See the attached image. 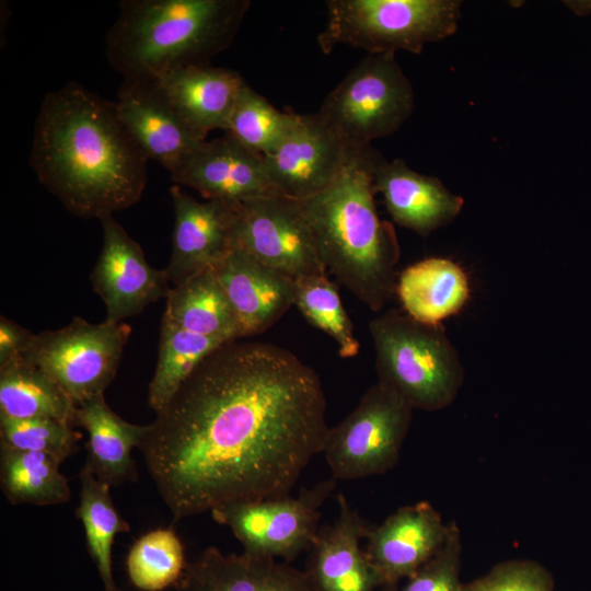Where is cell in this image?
<instances>
[{
    "label": "cell",
    "mask_w": 591,
    "mask_h": 591,
    "mask_svg": "<svg viewBox=\"0 0 591 591\" xmlns=\"http://www.w3.org/2000/svg\"><path fill=\"white\" fill-rule=\"evenodd\" d=\"M328 429L313 368L280 346L237 339L198 364L147 425L139 450L179 521L289 495Z\"/></svg>",
    "instance_id": "obj_1"
},
{
    "label": "cell",
    "mask_w": 591,
    "mask_h": 591,
    "mask_svg": "<svg viewBox=\"0 0 591 591\" xmlns=\"http://www.w3.org/2000/svg\"><path fill=\"white\" fill-rule=\"evenodd\" d=\"M148 162L121 124L115 102L78 82L43 99L30 164L72 215L100 219L138 202Z\"/></svg>",
    "instance_id": "obj_2"
},
{
    "label": "cell",
    "mask_w": 591,
    "mask_h": 591,
    "mask_svg": "<svg viewBox=\"0 0 591 591\" xmlns=\"http://www.w3.org/2000/svg\"><path fill=\"white\" fill-rule=\"evenodd\" d=\"M381 158L372 147L352 151L323 190L299 201L325 269L373 312L395 294L401 255L394 228L380 219L374 201Z\"/></svg>",
    "instance_id": "obj_3"
},
{
    "label": "cell",
    "mask_w": 591,
    "mask_h": 591,
    "mask_svg": "<svg viewBox=\"0 0 591 591\" xmlns=\"http://www.w3.org/2000/svg\"><path fill=\"white\" fill-rule=\"evenodd\" d=\"M250 7L248 0H124L107 32V60L124 80L209 65L233 43Z\"/></svg>",
    "instance_id": "obj_4"
},
{
    "label": "cell",
    "mask_w": 591,
    "mask_h": 591,
    "mask_svg": "<svg viewBox=\"0 0 591 591\" xmlns=\"http://www.w3.org/2000/svg\"><path fill=\"white\" fill-rule=\"evenodd\" d=\"M378 382L413 409L449 406L464 382V368L442 324L414 320L390 309L369 324Z\"/></svg>",
    "instance_id": "obj_5"
},
{
    "label": "cell",
    "mask_w": 591,
    "mask_h": 591,
    "mask_svg": "<svg viewBox=\"0 0 591 591\" xmlns=\"http://www.w3.org/2000/svg\"><path fill=\"white\" fill-rule=\"evenodd\" d=\"M460 7L456 0H329L317 43L324 54L340 45L371 55L419 54L455 33Z\"/></svg>",
    "instance_id": "obj_6"
},
{
    "label": "cell",
    "mask_w": 591,
    "mask_h": 591,
    "mask_svg": "<svg viewBox=\"0 0 591 591\" xmlns=\"http://www.w3.org/2000/svg\"><path fill=\"white\" fill-rule=\"evenodd\" d=\"M413 108V88L395 55L367 54L327 94L316 115L349 151H359L398 130Z\"/></svg>",
    "instance_id": "obj_7"
},
{
    "label": "cell",
    "mask_w": 591,
    "mask_h": 591,
    "mask_svg": "<svg viewBox=\"0 0 591 591\" xmlns=\"http://www.w3.org/2000/svg\"><path fill=\"white\" fill-rule=\"evenodd\" d=\"M131 333L125 322L72 321L34 334L25 355L77 405L104 394L113 381Z\"/></svg>",
    "instance_id": "obj_8"
},
{
    "label": "cell",
    "mask_w": 591,
    "mask_h": 591,
    "mask_svg": "<svg viewBox=\"0 0 591 591\" xmlns=\"http://www.w3.org/2000/svg\"><path fill=\"white\" fill-rule=\"evenodd\" d=\"M413 408L396 393L376 382L357 406L329 428L322 454L332 478L352 480L379 475L398 461L409 430Z\"/></svg>",
    "instance_id": "obj_9"
},
{
    "label": "cell",
    "mask_w": 591,
    "mask_h": 591,
    "mask_svg": "<svg viewBox=\"0 0 591 591\" xmlns=\"http://www.w3.org/2000/svg\"><path fill=\"white\" fill-rule=\"evenodd\" d=\"M335 485L331 478L301 489L296 497L232 501L210 513L215 521L230 528L244 554L290 561L314 543L321 507Z\"/></svg>",
    "instance_id": "obj_10"
},
{
    "label": "cell",
    "mask_w": 591,
    "mask_h": 591,
    "mask_svg": "<svg viewBox=\"0 0 591 591\" xmlns=\"http://www.w3.org/2000/svg\"><path fill=\"white\" fill-rule=\"evenodd\" d=\"M235 246L293 281L326 271L300 202L281 195L239 205Z\"/></svg>",
    "instance_id": "obj_11"
},
{
    "label": "cell",
    "mask_w": 591,
    "mask_h": 591,
    "mask_svg": "<svg viewBox=\"0 0 591 591\" xmlns=\"http://www.w3.org/2000/svg\"><path fill=\"white\" fill-rule=\"evenodd\" d=\"M99 220L103 242L90 279L106 306V320L124 322L166 298L171 281L166 269H157L147 262L142 248L113 215Z\"/></svg>",
    "instance_id": "obj_12"
},
{
    "label": "cell",
    "mask_w": 591,
    "mask_h": 591,
    "mask_svg": "<svg viewBox=\"0 0 591 591\" xmlns=\"http://www.w3.org/2000/svg\"><path fill=\"white\" fill-rule=\"evenodd\" d=\"M170 177L174 185L195 189L206 200L243 204L281 195L268 176L264 157L228 134L198 144Z\"/></svg>",
    "instance_id": "obj_13"
},
{
    "label": "cell",
    "mask_w": 591,
    "mask_h": 591,
    "mask_svg": "<svg viewBox=\"0 0 591 591\" xmlns=\"http://www.w3.org/2000/svg\"><path fill=\"white\" fill-rule=\"evenodd\" d=\"M174 210L172 252L165 268L173 286L215 268L235 246L240 204L199 201L181 186L170 188Z\"/></svg>",
    "instance_id": "obj_14"
},
{
    "label": "cell",
    "mask_w": 591,
    "mask_h": 591,
    "mask_svg": "<svg viewBox=\"0 0 591 591\" xmlns=\"http://www.w3.org/2000/svg\"><path fill=\"white\" fill-rule=\"evenodd\" d=\"M450 524L428 502L404 506L369 526L366 554L380 587L408 579L443 546Z\"/></svg>",
    "instance_id": "obj_15"
},
{
    "label": "cell",
    "mask_w": 591,
    "mask_h": 591,
    "mask_svg": "<svg viewBox=\"0 0 591 591\" xmlns=\"http://www.w3.org/2000/svg\"><path fill=\"white\" fill-rule=\"evenodd\" d=\"M351 152L313 114L302 115L294 130L264 159L275 188L285 197L303 201L334 179Z\"/></svg>",
    "instance_id": "obj_16"
},
{
    "label": "cell",
    "mask_w": 591,
    "mask_h": 591,
    "mask_svg": "<svg viewBox=\"0 0 591 591\" xmlns=\"http://www.w3.org/2000/svg\"><path fill=\"white\" fill-rule=\"evenodd\" d=\"M115 106L146 158L169 173L206 140L181 117L154 80H124Z\"/></svg>",
    "instance_id": "obj_17"
},
{
    "label": "cell",
    "mask_w": 591,
    "mask_h": 591,
    "mask_svg": "<svg viewBox=\"0 0 591 591\" xmlns=\"http://www.w3.org/2000/svg\"><path fill=\"white\" fill-rule=\"evenodd\" d=\"M243 338L275 324L294 302V281L235 247L215 268Z\"/></svg>",
    "instance_id": "obj_18"
},
{
    "label": "cell",
    "mask_w": 591,
    "mask_h": 591,
    "mask_svg": "<svg viewBox=\"0 0 591 591\" xmlns=\"http://www.w3.org/2000/svg\"><path fill=\"white\" fill-rule=\"evenodd\" d=\"M334 522L318 530L306 572L318 591H374L380 587L360 541L369 526L343 494Z\"/></svg>",
    "instance_id": "obj_19"
},
{
    "label": "cell",
    "mask_w": 591,
    "mask_h": 591,
    "mask_svg": "<svg viewBox=\"0 0 591 591\" xmlns=\"http://www.w3.org/2000/svg\"><path fill=\"white\" fill-rule=\"evenodd\" d=\"M175 586L176 591H318L305 570L215 546L188 563Z\"/></svg>",
    "instance_id": "obj_20"
},
{
    "label": "cell",
    "mask_w": 591,
    "mask_h": 591,
    "mask_svg": "<svg viewBox=\"0 0 591 591\" xmlns=\"http://www.w3.org/2000/svg\"><path fill=\"white\" fill-rule=\"evenodd\" d=\"M373 178L393 221L424 236L453 221L464 205L437 177L417 173L399 159L382 157Z\"/></svg>",
    "instance_id": "obj_21"
},
{
    "label": "cell",
    "mask_w": 591,
    "mask_h": 591,
    "mask_svg": "<svg viewBox=\"0 0 591 591\" xmlns=\"http://www.w3.org/2000/svg\"><path fill=\"white\" fill-rule=\"evenodd\" d=\"M154 81L181 117L205 139L212 130L225 132L247 84L235 70L210 63L179 68Z\"/></svg>",
    "instance_id": "obj_22"
},
{
    "label": "cell",
    "mask_w": 591,
    "mask_h": 591,
    "mask_svg": "<svg viewBox=\"0 0 591 591\" xmlns=\"http://www.w3.org/2000/svg\"><path fill=\"white\" fill-rule=\"evenodd\" d=\"M74 420L88 432L84 466L99 480L112 487L138 479L131 452L139 449L147 425L123 419L106 404L104 394L77 405Z\"/></svg>",
    "instance_id": "obj_23"
},
{
    "label": "cell",
    "mask_w": 591,
    "mask_h": 591,
    "mask_svg": "<svg viewBox=\"0 0 591 591\" xmlns=\"http://www.w3.org/2000/svg\"><path fill=\"white\" fill-rule=\"evenodd\" d=\"M395 294L402 310L414 320L442 324L466 305L471 288L466 273L457 263L445 257H428L398 275Z\"/></svg>",
    "instance_id": "obj_24"
},
{
    "label": "cell",
    "mask_w": 591,
    "mask_h": 591,
    "mask_svg": "<svg viewBox=\"0 0 591 591\" xmlns=\"http://www.w3.org/2000/svg\"><path fill=\"white\" fill-rule=\"evenodd\" d=\"M164 316L192 333L225 341L242 339L235 314L213 268L173 286Z\"/></svg>",
    "instance_id": "obj_25"
},
{
    "label": "cell",
    "mask_w": 591,
    "mask_h": 591,
    "mask_svg": "<svg viewBox=\"0 0 591 591\" xmlns=\"http://www.w3.org/2000/svg\"><path fill=\"white\" fill-rule=\"evenodd\" d=\"M76 407L26 357L0 364V419L49 418L74 427Z\"/></svg>",
    "instance_id": "obj_26"
},
{
    "label": "cell",
    "mask_w": 591,
    "mask_h": 591,
    "mask_svg": "<svg viewBox=\"0 0 591 591\" xmlns=\"http://www.w3.org/2000/svg\"><path fill=\"white\" fill-rule=\"evenodd\" d=\"M58 457L32 451L0 448V485L12 505H59L69 501L70 488Z\"/></svg>",
    "instance_id": "obj_27"
},
{
    "label": "cell",
    "mask_w": 591,
    "mask_h": 591,
    "mask_svg": "<svg viewBox=\"0 0 591 591\" xmlns=\"http://www.w3.org/2000/svg\"><path fill=\"white\" fill-rule=\"evenodd\" d=\"M225 343L183 329L163 315L158 362L148 392L151 409L160 413L198 364Z\"/></svg>",
    "instance_id": "obj_28"
},
{
    "label": "cell",
    "mask_w": 591,
    "mask_h": 591,
    "mask_svg": "<svg viewBox=\"0 0 591 591\" xmlns=\"http://www.w3.org/2000/svg\"><path fill=\"white\" fill-rule=\"evenodd\" d=\"M80 503L76 515L82 522L89 554L96 565L104 591H121L115 583L112 568V546L115 536L129 532L114 506L111 486L99 480L86 467L80 472Z\"/></svg>",
    "instance_id": "obj_29"
},
{
    "label": "cell",
    "mask_w": 591,
    "mask_h": 591,
    "mask_svg": "<svg viewBox=\"0 0 591 591\" xmlns=\"http://www.w3.org/2000/svg\"><path fill=\"white\" fill-rule=\"evenodd\" d=\"M302 115L282 112L248 84L242 90L225 134L263 157L274 152L294 130Z\"/></svg>",
    "instance_id": "obj_30"
},
{
    "label": "cell",
    "mask_w": 591,
    "mask_h": 591,
    "mask_svg": "<svg viewBox=\"0 0 591 591\" xmlns=\"http://www.w3.org/2000/svg\"><path fill=\"white\" fill-rule=\"evenodd\" d=\"M186 565L183 544L171 528L141 535L126 560L130 581L142 591H161L176 584Z\"/></svg>",
    "instance_id": "obj_31"
},
{
    "label": "cell",
    "mask_w": 591,
    "mask_h": 591,
    "mask_svg": "<svg viewBox=\"0 0 591 591\" xmlns=\"http://www.w3.org/2000/svg\"><path fill=\"white\" fill-rule=\"evenodd\" d=\"M293 305L310 324L335 340L341 358H352L359 354L360 344L354 334L351 321L336 285L326 274L296 280Z\"/></svg>",
    "instance_id": "obj_32"
},
{
    "label": "cell",
    "mask_w": 591,
    "mask_h": 591,
    "mask_svg": "<svg viewBox=\"0 0 591 591\" xmlns=\"http://www.w3.org/2000/svg\"><path fill=\"white\" fill-rule=\"evenodd\" d=\"M80 439L73 426L55 419H0V448L43 452L63 462L77 452Z\"/></svg>",
    "instance_id": "obj_33"
},
{
    "label": "cell",
    "mask_w": 591,
    "mask_h": 591,
    "mask_svg": "<svg viewBox=\"0 0 591 591\" xmlns=\"http://www.w3.org/2000/svg\"><path fill=\"white\" fill-rule=\"evenodd\" d=\"M461 548L460 531L451 523L443 546L407 579L401 591H464L460 580Z\"/></svg>",
    "instance_id": "obj_34"
},
{
    "label": "cell",
    "mask_w": 591,
    "mask_h": 591,
    "mask_svg": "<svg viewBox=\"0 0 591 591\" xmlns=\"http://www.w3.org/2000/svg\"><path fill=\"white\" fill-rule=\"evenodd\" d=\"M464 591H554V581L535 561L509 560L465 584Z\"/></svg>",
    "instance_id": "obj_35"
},
{
    "label": "cell",
    "mask_w": 591,
    "mask_h": 591,
    "mask_svg": "<svg viewBox=\"0 0 591 591\" xmlns=\"http://www.w3.org/2000/svg\"><path fill=\"white\" fill-rule=\"evenodd\" d=\"M34 334L4 316L0 318V364L25 357Z\"/></svg>",
    "instance_id": "obj_36"
},
{
    "label": "cell",
    "mask_w": 591,
    "mask_h": 591,
    "mask_svg": "<svg viewBox=\"0 0 591 591\" xmlns=\"http://www.w3.org/2000/svg\"><path fill=\"white\" fill-rule=\"evenodd\" d=\"M567 7H569L576 14L584 15L591 12V0L582 1H565Z\"/></svg>",
    "instance_id": "obj_37"
}]
</instances>
